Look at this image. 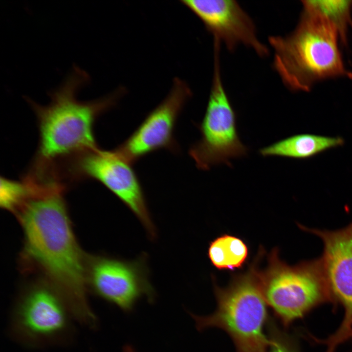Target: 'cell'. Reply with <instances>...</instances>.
<instances>
[{"label":"cell","instance_id":"cell-13","mask_svg":"<svg viewBox=\"0 0 352 352\" xmlns=\"http://www.w3.org/2000/svg\"><path fill=\"white\" fill-rule=\"evenodd\" d=\"M344 144V140L339 136L302 133L287 137L263 148L259 150V153L265 157L306 159Z\"/></svg>","mask_w":352,"mask_h":352},{"label":"cell","instance_id":"cell-19","mask_svg":"<svg viewBox=\"0 0 352 352\" xmlns=\"http://www.w3.org/2000/svg\"></svg>","mask_w":352,"mask_h":352},{"label":"cell","instance_id":"cell-17","mask_svg":"<svg viewBox=\"0 0 352 352\" xmlns=\"http://www.w3.org/2000/svg\"><path fill=\"white\" fill-rule=\"evenodd\" d=\"M268 343L264 352H299L294 339L271 318L267 329Z\"/></svg>","mask_w":352,"mask_h":352},{"label":"cell","instance_id":"cell-8","mask_svg":"<svg viewBox=\"0 0 352 352\" xmlns=\"http://www.w3.org/2000/svg\"><path fill=\"white\" fill-rule=\"evenodd\" d=\"M71 316L67 304L53 287L36 286L16 306L12 332L17 339L30 346L58 343L70 332Z\"/></svg>","mask_w":352,"mask_h":352},{"label":"cell","instance_id":"cell-5","mask_svg":"<svg viewBox=\"0 0 352 352\" xmlns=\"http://www.w3.org/2000/svg\"><path fill=\"white\" fill-rule=\"evenodd\" d=\"M259 275L266 303L284 327L318 305L335 301L320 258L291 266L282 262L275 250Z\"/></svg>","mask_w":352,"mask_h":352},{"label":"cell","instance_id":"cell-3","mask_svg":"<svg viewBox=\"0 0 352 352\" xmlns=\"http://www.w3.org/2000/svg\"><path fill=\"white\" fill-rule=\"evenodd\" d=\"M339 39L330 24L303 13L289 35L269 37L274 51V68L293 91H309L317 82L330 78H352L342 60Z\"/></svg>","mask_w":352,"mask_h":352},{"label":"cell","instance_id":"cell-6","mask_svg":"<svg viewBox=\"0 0 352 352\" xmlns=\"http://www.w3.org/2000/svg\"><path fill=\"white\" fill-rule=\"evenodd\" d=\"M220 46H214V70L210 93L204 117L198 125L201 137L192 145L189 154L197 167L208 170L230 160L245 156L248 149L241 141L236 114L224 88L220 66Z\"/></svg>","mask_w":352,"mask_h":352},{"label":"cell","instance_id":"cell-9","mask_svg":"<svg viewBox=\"0 0 352 352\" xmlns=\"http://www.w3.org/2000/svg\"><path fill=\"white\" fill-rule=\"evenodd\" d=\"M191 95L188 84L180 78H175L165 99L113 151L132 165L160 150L178 153L180 147L175 137V130L180 114Z\"/></svg>","mask_w":352,"mask_h":352},{"label":"cell","instance_id":"cell-11","mask_svg":"<svg viewBox=\"0 0 352 352\" xmlns=\"http://www.w3.org/2000/svg\"><path fill=\"white\" fill-rule=\"evenodd\" d=\"M302 228L318 237L323 243L320 259L324 270L335 301L344 309L337 333L341 337H349L352 332V223L335 231Z\"/></svg>","mask_w":352,"mask_h":352},{"label":"cell","instance_id":"cell-16","mask_svg":"<svg viewBox=\"0 0 352 352\" xmlns=\"http://www.w3.org/2000/svg\"><path fill=\"white\" fill-rule=\"evenodd\" d=\"M30 194V188L23 179L17 181L1 176V207L16 213Z\"/></svg>","mask_w":352,"mask_h":352},{"label":"cell","instance_id":"cell-10","mask_svg":"<svg viewBox=\"0 0 352 352\" xmlns=\"http://www.w3.org/2000/svg\"><path fill=\"white\" fill-rule=\"evenodd\" d=\"M148 256L144 253L133 260L107 256L93 258L90 264V285L99 297L125 312L132 310L137 301L155 298L149 280Z\"/></svg>","mask_w":352,"mask_h":352},{"label":"cell","instance_id":"cell-4","mask_svg":"<svg viewBox=\"0 0 352 352\" xmlns=\"http://www.w3.org/2000/svg\"><path fill=\"white\" fill-rule=\"evenodd\" d=\"M215 293L217 307L212 313L202 316L190 313L197 329H221L231 338L236 352H264L270 317L255 265L234 278L227 287H216Z\"/></svg>","mask_w":352,"mask_h":352},{"label":"cell","instance_id":"cell-2","mask_svg":"<svg viewBox=\"0 0 352 352\" xmlns=\"http://www.w3.org/2000/svg\"><path fill=\"white\" fill-rule=\"evenodd\" d=\"M89 80L87 72L74 66L61 85L49 92L50 101L47 105L25 98L36 114L39 130V147L32 166L51 168L63 157L98 148L94 123L116 105L125 90L120 88L102 98L80 101L77 94Z\"/></svg>","mask_w":352,"mask_h":352},{"label":"cell","instance_id":"cell-12","mask_svg":"<svg viewBox=\"0 0 352 352\" xmlns=\"http://www.w3.org/2000/svg\"><path fill=\"white\" fill-rule=\"evenodd\" d=\"M207 30L232 51L240 44L261 57L268 55V48L258 39L253 20L233 0H183Z\"/></svg>","mask_w":352,"mask_h":352},{"label":"cell","instance_id":"cell-15","mask_svg":"<svg viewBox=\"0 0 352 352\" xmlns=\"http://www.w3.org/2000/svg\"><path fill=\"white\" fill-rule=\"evenodd\" d=\"M248 254L246 244L234 236L222 235L211 242L208 256L212 264L220 269L234 270L242 266Z\"/></svg>","mask_w":352,"mask_h":352},{"label":"cell","instance_id":"cell-7","mask_svg":"<svg viewBox=\"0 0 352 352\" xmlns=\"http://www.w3.org/2000/svg\"><path fill=\"white\" fill-rule=\"evenodd\" d=\"M67 175L72 179L96 180L116 196L136 217L149 238L156 239L157 231L148 209L140 180L128 163L113 150L99 148L86 151L68 159Z\"/></svg>","mask_w":352,"mask_h":352},{"label":"cell","instance_id":"cell-14","mask_svg":"<svg viewBox=\"0 0 352 352\" xmlns=\"http://www.w3.org/2000/svg\"><path fill=\"white\" fill-rule=\"evenodd\" d=\"M303 13L317 17L332 26L346 44L348 29L352 27V0H302Z\"/></svg>","mask_w":352,"mask_h":352},{"label":"cell","instance_id":"cell-1","mask_svg":"<svg viewBox=\"0 0 352 352\" xmlns=\"http://www.w3.org/2000/svg\"><path fill=\"white\" fill-rule=\"evenodd\" d=\"M65 188L39 187L16 213L23 231L24 254L49 277L73 317L89 325L96 317L86 298V266L68 217Z\"/></svg>","mask_w":352,"mask_h":352},{"label":"cell","instance_id":"cell-18","mask_svg":"<svg viewBox=\"0 0 352 352\" xmlns=\"http://www.w3.org/2000/svg\"><path fill=\"white\" fill-rule=\"evenodd\" d=\"M123 352H135L134 350L130 345H126L123 348Z\"/></svg>","mask_w":352,"mask_h":352}]
</instances>
